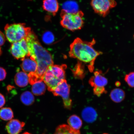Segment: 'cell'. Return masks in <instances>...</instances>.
Masks as SVG:
<instances>
[{"label": "cell", "mask_w": 134, "mask_h": 134, "mask_svg": "<svg viewBox=\"0 0 134 134\" xmlns=\"http://www.w3.org/2000/svg\"><path fill=\"white\" fill-rule=\"evenodd\" d=\"M29 56L36 62L37 69L36 73L42 78L48 67L53 65L52 55L42 46L37 36L31 31L26 38Z\"/></svg>", "instance_id": "obj_1"}, {"label": "cell", "mask_w": 134, "mask_h": 134, "mask_svg": "<svg viewBox=\"0 0 134 134\" xmlns=\"http://www.w3.org/2000/svg\"><path fill=\"white\" fill-rule=\"evenodd\" d=\"M96 43L93 38L91 41H83L79 38H77L70 45L69 56L70 57L76 58L80 62L88 64L89 71L91 72L94 69L95 60L100 55L101 52L97 51L93 48Z\"/></svg>", "instance_id": "obj_2"}, {"label": "cell", "mask_w": 134, "mask_h": 134, "mask_svg": "<svg viewBox=\"0 0 134 134\" xmlns=\"http://www.w3.org/2000/svg\"><path fill=\"white\" fill-rule=\"evenodd\" d=\"M66 65H52L48 67L43 76V82L51 92L64 80H65Z\"/></svg>", "instance_id": "obj_3"}, {"label": "cell", "mask_w": 134, "mask_h": 134, "mask_svg": "<svg viewBox=\"0 0 134 134\" xmlns=\"http://www.w3.org/2000/svg\"><path fill=\"white\" fill-rule=\"evenodd\" d=\"M84 15L81 11L69 13L62 10L60 14L62 19L60 24L64 28L71 31L81 29L84 25Z\"/></svg>", "instance_id": "obj_4"}, {"label": "cell", "mask_w": 134, "mask_h": 134, "mask_svg": "<svg viewBox=\"0 0 134 134\" xmlns=\"http://www.w3.org/2000/svg\"><path fill=\"white\" fill-rule=\"evenodd\" d=\"M4 30L7 39L12 43L26 38L32 31L31 28L23 23L7 24Z\"/></svg>", "instance_id": "obj_5"}, {"label": "cell", "mask_w": 134, "mask_h": 134, "mask_svg": "<svg viewBox=\"0 0 134 134\" xmlns=\"http://www.w3.org/2000/svg\"><path fill=\"white\" fill-rule=\"evenodd\" d=\"M89 83L93 88V93L98 97L106 93L105 87L108 84V80L100 70L94 72L93 75L89 80Z\"/></svg>", "instance_id": "obj_6"}, {"label": "cell", "mask_w": 134, "mask_h": 134, "mask_svg": "<svg viewBox=\"0 0 134 134\" xmlns=\"http://www.w3.org/2000/svg\"><path fill=\"white\" fill-rule=\"evenodd\" d=\"M90 4L95 13L105 17L110 10L116 6L117 3L115 0H91Z\"/></svg>", "instance_id": "obj_7"}, {"label": "cell", "mask_w": 134, "mask_h": 134, "mask_svg": "<svg viewBox=\"0 0 134 134\" xmlns=\"http://www.w3.org/2000/svg\"><path fill=\"white\" fill-rule=\"evenodd\" d=\"M70 85L65 80L51 91L54 96L62 98L65 108L69 110L71 109L72 106V101L70 97Z\"/></svg>", "instance_id": "obj_8"}, {"label": "cell", "mask_w": 134, "mask_h": 134, "mask_svg": "<svg viewBox=\"0 0 134 134\" xmlns=\"http://www.w3.org/2000/svg\"><path fill=\"white\" fill-rule=\"evenodd\" d=\"M10 52L16 59L21 60L29 56L26 38L13 43L10 48Z\"/></svg>", "instance_id": "obj_9"}, {"label": "cell", "mask_w": 134, "mask_h": 134, "mask_svg": "<svg viewBox=\"0 0 134 134\" xmlns=\"http://www.w3.org/2000/svg\"><path fill=\"white\" fill-rule=\"evenodd\" d=\"M21 68L25 73L36 72L37 69L36 62L30 56L26 57L21 60Z\"/></svg>", "instance_id": "obj_10"}, {"label": "cell", "mask_w": 134, "mask_h": 134, "mask_svg": "<svg viewBox=\"0 0 134 134\" xmlns=\"http://www.w3.org/2000/svg\"><path fill=\"white\" fill-rule=\"evenodd\" d=\"M25 125L24 122L18 120L12 119L8 122L6 128L9 134H19L23 130Z\"/></svg>", "instance_id": "obj_11"}, {"label": "cell", "mask_w": 134, "mask_h": 134, "mask_svg": "<svg viewBox=\"0 0 134 134\" xmlns=\"http://www.w3.org/2000/svg\"><path fill=\"white\" fill-rule=\"evenodd\" d=\"M42 7L45 11L55 16L58 11L59 4L58 0H43Z\"/></svg>", "instance_id": "obj_12"}, {"label": "cell", "mask_w": 134, "mask_h": 134, "mask_svg": "<svg viewBox=\"0 0 134 134\" xmlns=\"http://www.w3.org/2000/svg\"><path fill=\"white\" fill-rule=\"evenodd\" d=\"M14 81L18 86L20 87H26L29 83L28 75L24 72H18L15 75Z\"/></svg>", "instance_id": "obj_13"}, {"label": "cell", "mask_w": 134, "mask_h": 134, "mask_svg": "<svg viewBox=\"0 0 134 134\" xmlns=\"http://www.w3.org/2000/svg\"><path fill=\"white\" fill-rule=\"evenodd\" d=\"M82 116L84 120L90 123L94 121L96 119L97 114L94 109L91 107H87L83 110Z\"/></svg>", "instance_id": "obj_14"}, {"label": "cell", "mask_w": 134, "mask_h": 134, "mask_svg": "<svg viewBox=\"0 0 134 134\" xmlns=\"http://www.w3.org/2000/svg\"><path fill=\"white\" fill-rule=\"evenodd\" d=\"M46 90V84L43 80H40L32 85V91L36 96L44 94Z\"/></svg>", "instance_id": "obj_15"}, {"label": "cell", "mask_w": 134, "mask_h": 134, "mask_svg": "<svg viewBox=\"0 0 134 134\" xmlns=\"http://www.w3.org/2000/svg\"><path fill=\"white\" fill-rule=\"evenodd\" d=\"M110 97L113 102L116 103H120L125 99V92L121 89L115 88L110 92Z\"/></svg>", "instance_id": "obj_16"}, {"label": "cell", "mask_w": 134, "mask_h": 134, "mask_svg": "<svg viewBox=\"0 0 134 134\" xmlns=\"http://www.w3.org/2000/svg\"><path fill=\"white\" fill-rule=\"evenodd\" d=\"M54 134H81L79 130L73 129L69 126L62 125L56 129Z\"/></svg>", "instance_id": "obj_17"}, {"label": "cell", "mask_w": 134, "mask_h": 134, "mask_svg": "<svg viewBox=\"0 0 134 134\" xmlns=\"http://www.w3.org/2000/svg\"><path fill=\"white\" fill-rule=\"evenodd\" d=\"M67 122L69 126L75 130H79L82 125L81 119L76 115H74L70 117Z\"/></svg>", "instance_id": "obj_18"}, {"label": "cell", "mask_w": 134, "mask_h": 134, "mask_svg": "<svg viewBox=\"0 0 134 134\" xmlns=\"http://www.w3.org/2000/svg\"><path fill=\"white\" fill-rule=\"evenodd\" d=\"M20 99L23 104L26 105L32 104L35 101L34 97L32 94L28 91L25 92L22 94Z\"/></svg>", "instance_id": "obj_19"}, {"label": "cell", "mask_w": 134, "mask_h": 134, "mask_svg": "<svg viewBox=\"0 0 134 134\" xmlns=\"http://www.w3.org/2000/svg\"><path fill=\"white\" fill-rule=\"evenodd\" d=\"M13 113L9 108H4L0 110V118L4 120H11L13 118Z\"/></svg>", "instance_id": "obj_20"}, {"label": "cell", "mask_w": 134, "mask_h": 134, "mask_svg": "<svg viewBox=\"0 0 134 134\" xmlns=\"http://www.w3.org/2000/svg\"><path fill=\"white\" fill-rule=\"evenodd\" d=\"M65 12L69 13H73L77 12L78 8L76 3L72 1L67 2L63 5V9Z\"/></svg>", "instance_id": "obj_21"}, {"label": "cell", "mask_w": 134, "mask_h": 134, "mask_svg": "<svg viewBox=\"0 0 134 134\" xmlns=\"http://www.w3.org/2000/svg\"><path fill=\"white\" fill-rule=\"evenodd\" d=\"M72 71L74 76L77 78L82 79L85 76L83 66L82 65V63L80 62L78 63Z\"/></svg>", "instance_id": "obj_22"}, {"label": "cell", "mask_w": 134, "mask_h": 134, "mask_svg": "<svg viewBox=\"0 0 134 134\" xmlns=\"http://www.w3.org/2000/svg\"><path fill=\"white\" fill-rule=\"evenodd\" d=\"M28 75L29 82L32 85L39 80H43L42 78L38 76L36 72L30 73Z\"/></svg>", "instance_id": "obj_23"}, {"label": "cell", "mask_w": 134, "mask_h": 134, "mask_svg": "<svg viewBox=\"0 0 134 134\" xmlns=\"http://www.w3.org/2000/svg\"><path fill=\"white\" fill-rule=\"evenodd\" d=\"M125 80L129 86L131 87H134V72L126 75Z\"/></svg>", "instance_id": "obj_24"}, {"label": "cell", "mask_w": 134, "mask_h": 134, "mask_svg": "<svg viewBox=\"0 0 134 134\" xmlns=\"http://www.w3.org/2000/svg\"><path fill=\"white\" fill-rule=\"evenodd\" d=\"M7 75L6 70L0 67V81H3L5 79Z\"/></svg>", "instance_id": "obj_25"}, {"label": "cell", "mask_w": 134, "mask_h": 134, "mask_svg": "<svg viewBox=\"0 0 134 134\" xmlns=\"http://www.w3.org/2000/svg\"><path fill=\"white\" fill-rule=\"evenodd\" d=\"M5 41V36L4 33L0 31V46L4 45Z\"/></svg>", "instance_id": "obj_26"}, {"label": "cell", "mask_w": 134, "mask_h": 134, "mask_svg": "<svg viewBox=\"0 0 134 134\" xmlns=\"http://www.w3.org/2000/svg\"><path fill=\"white\" fill-rule=\"evenodd\" d=\"M5 103V99L4 95L0 93V108L4 106Z\"/></svg>", "instance_id": "obj_27"}, {"label": "cell", "mask_w": 134, "mask_h": 134, "mask_svg": "<svg viewBox=\"0 0 134 134\" xmlns=\"http://www.w3.org/2000/svg\"><path fill=\"white\" fill-rule=\"evenodd\" d=\"M2 51L1 48L0 47V56H1L2 54Z\"/></svg>", "instance_id": "obj_28"}, {"label": "cell", "mask_w": 134, "mask_h": 134, "mask_svg": "<svg viewBox=\"0 0 134 134\" xmlns=\"http://www.w3.org/2000/svg\"><path fill=\"white\" fill-rule=\"evenodd\" d=\"M23 134H30V133H28V132H25V133H23Z\"/></svg>", "instance_id": "obj_29"}, {"label": "cell", "mask_w": 134, "mask_h": 134, "mask_svg": "<svg viewBox=\"0 0 134 134\" xmlns=\"http://www.w3.org/2000/svg\"><path fill=\"white\" fill-rule=\"evenodd\" d=\"M103 134H108V133H103Z\"/></svg>", "instance_id": "obj_30"}]
</instances>
